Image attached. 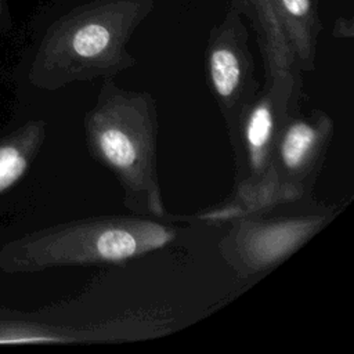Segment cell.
<instances>
[{"label":"cell","mask_w":354,"mask_h":354,"mask_svg":"<svg viewBox=\"0 0 354 354\" xmlns=\"http://www.w3.org/2000/svg\"><path fill=\"white\" fill-rule=\"evenodd\" d=\"M231 6L249 19L257 39L264 68V86L289 109L299 111L301 71L299 69L283 29L275 0H231Z\"/></svg>","instance_id":"cell-6"},{"label":"cell","mask_w":354,"mask_h":354,"mask_svg":"<svg viewBox=\"0 0 354 354\" xmlns=\"http://www.w3.org/2000/svg\"><path fill=\"white\" fill-rule=\"evenodd\" d=\"M205 59L207 83L231 138L242 109L260 90L245 17L234 6L230 4L223 21L213 28Z\"/></svg>","instance_id":"cell-4"},{"label":"cell","mask_w":354,"mask_h":354,"mask_svg":"<svg viewBox=\"0 0 354 354\" xmlns=\"http://www.w3.org/2000/svg\"><path fill=\"white\" fill-rule=\"evenodd\" d=\"M277 12L301 72L315 68L318 35L322 29L315 0H275Z\"/></svg>","instance_id":"cell-8"},{"label":"cell","mask_w":354,"mask_h":354,"mask_svg":"<svg viewBox=\"0 0 354 354\" xmlns=\"http://www.w3.org/2000/svg\"><path fill=\"white\" fill-rule=\"evenodd\" d=\"M84 133L91 156L118 180L123 206L134 214L165 218L153 97L104 77L97 100L84 116Z\"/></svg>","instance_id":"cell-1"},{"label":"cell","mask_w":354,"mask_h":354,"mask_svg":"<svg viewBox=\"0 0 354 354\" xmlns=\"http://www.w3.org/2000/svg\"><path fill=\"white\" fill-rule=\"evenodd\" d=\"M153 0H93L46 28L35 68L54 84L115 77L134 66L127 43L153 10Z\"/></svg>","instance_id":"cell-2"},{"label":"cell","mask_w":354,"mask_h":354,"mask_svg":"<svg viewBox=\"0 0 354 354\" xmlns=\"http://www.w3.org/2000/svg\"><path fill=\"white\" fill-rule=\"evenodd\" d=\"M11 26V14L7 0H0V29Z\"/></svg>","instance_id":"cell-10"},{"label":"cell","mask_w":354,"mask_h":354,"mask_svg":"<svg viewBox=\"0 0 354 354\" xmlns=\"http://www.w3.org/2000/svg\"><path fill=\"white\" fill-rule=\"evenodd\" d=\"M26 158L14 147L0 148V192L12 185L26 170Z\"/></svg>","instance_id":"cell-9"},{"label":"cell","mask_w":354,"mask_h":354,"mask_svg":"<svg viewBox=\"0 0 354 354\" xmlns=\"http://www.w3.org/2000/svg\"><path fill=\"white\" fill-rule=\"evenodd\" d=\"M289 109L267 87L248 104L230 138L235 160V185H253L268 171L279 126Z\"/></svg>","instance_id":"cell-7"},{"label":"cell","mask_w":354,"mask_h":354,"mask_svg":"<svg viewBox=\"0 0 354 354\" xmlns=\"http://www.w3.org/2000/svg\"><path fill=\"white\" fill-rule=\"evenodd\" d=\"M335 122L321 109L288 113L282 120L270 170L277 180L307 196L322 167Z\"/></svg>","instance_id":"cell-5"},{"label":"cell","mask_w":354,"mask_h":354,"mask_svg":"<svg viewBox=\"0 0 354 354\" xmlns=\"http://www.w3.org/2000/svg\"><path fill=\"white\" fill-rule=\"evenodd\" d=\"M332 218V210L274 218H263L260 214L238 218L220 241V252L238 277H253L286 260Z\"/></svg>","instance_id":"cell-3"}]
</instances>
